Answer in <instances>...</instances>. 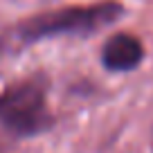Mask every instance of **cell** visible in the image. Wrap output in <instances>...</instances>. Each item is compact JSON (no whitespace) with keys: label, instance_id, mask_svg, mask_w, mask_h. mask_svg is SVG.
Masks as SVG:
<instances>
[{"label":"cell","instance_id":"1","mask_svg":"<svg viewBox=\"0 0 153 153\" xmlns=\"http://www.w3.org/2000/svg\"><path fill=\"white\" fill-rule=\"evenodd\" d=\"M122 14H124V7L113 0L43 11V14L29 16L23 23H18V27L11 32V41L27 45L54 36H86V34H95L101 27L115 23Z\"/></svg>","mask_w":153,"mask_h":153},{"label":"cell","instance_id":"2","mask_svg":"<svg viewBox=\"0 0 153 153\" xmlns=\"http://www.w3.org/2000/svg\"><path fill=\"white\" fill-rule=\"evenodd\" d=\"M48 90L41 79H25L0 92V124L16 135H38L50 128Z\"/></svg>","mask_w":153,"mask_h":153},{"label":"cell","instance_id":"3","mask_svg":"<svg viewBox=\"0 0 153 153\" xmlns=\"http://www.w3.org/2000/svg\"><path fill=\"white\" fill-rule=\"evenodd\" d=\"M144 56V48L140 43V38L131 36V34H115L106 41L104 50H101V61L108 70L113 72H128L140 65Z\"/></svg>","mask_w":153,"mask_h":153}]
</instances>
